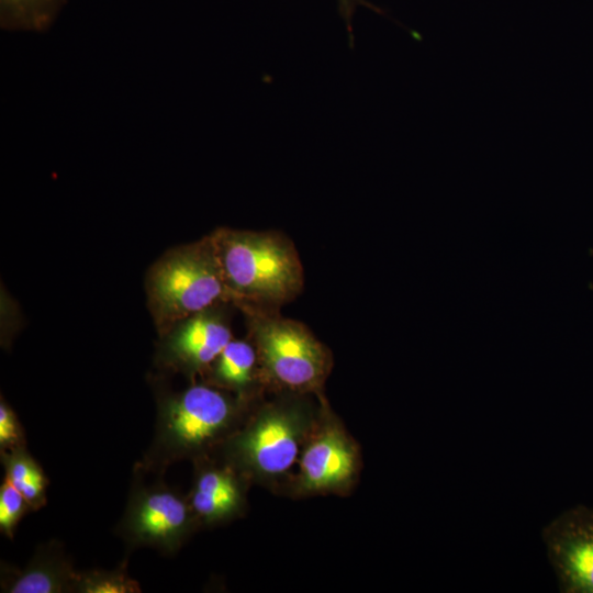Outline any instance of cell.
Masks as SVG:
<instances>
[{
  "mask_svg": "<svg viewBox=\"0 0 593 593\" xmlns=\"http://www.w3.org/2000/svg\"><path fill=\"white\" fill-rule=\"evenodd\" d=\"M24 447V434L13 410L1 400L0 404V449L9 451Z\"/></svg>",
  "mask_w": 593,
  "mask_h": 593,
  "instance_id": "cell-17",
  "label": "cell"
},
{
  "mask_svg": "<svg viewBox=\"0 0 593 593\" xmlns=\"http://www.w3.org/2000/svg\"><path fill=\"white\" fill-rule=\"evenodd\" d=\"M197 525L188 499L157 484L132 492L121 530L131 544L172 553Z\"/></svg>",
  "mask_w": 593,
  "mask_h": 593,
  "instance_id": "cell-7",
  "label": "cell"
},
{
  "mask_svg": "<svg viewBox=\"0 0 593 593\" xmlns=\"http://www.w3.org/2000/svg\"><path fill=\"white\" fill-rule=\"evenodd\" d=\"M63 0H0L5 30L43 31L52 23Z\"/></svg>",
  "mask_w": 593,
  "mask_h": 593,
  "instance_id": "cell-14",
  "label": "cell"
},
{
  "mask_svg": "<svg viewBox=\"0 0 593 593\" xmlns=\"http://www.w3.org/2000/svg\"><path fill=\"white\" fill-rule=\"evenodd\" d=\"M77 572L57 545L41 548L22 571H10L3 591L11 593H60L75 591Z\"/></svg>",
  "mask_w": 593,
  "mask_h": 593,
  "instance_id": "cell-11",
  "label": "cell"
},
{
  "mask_svg": "<svg viewBox=\"0 0 593 593\" xmlns=\"http://www.w3.org/2000/svg\"><path fill=\"white\" fill-rule=\"evenodd\" d=\"M549 561L566 593H593V510H567L542 533Z\"/></svg>",
  "mask_w": 593,
  "mask_h": 593,
  "instance_id": "cell-8",
  "label": "cell"
},
{
  "mask_svg": "<svg viewBox=\"0 0 593 593\" xmlns=\"http://www.w3.org/2000/svg\"><path fill=\"white\" fill-rule=\"evenodd\" d=\"M362 467L358 443L321 396L315 424L302 448L288 492L294 497L348 494Z\"/></svg>",
  "mask_w": 593,
  "mask_h": 593,
  "instance_id": "cell-6",
  "label": "cell"
},
{
  "mask_svg": "<svg viewBox=\"0 0 593 593\" xmlns=\"http://www.w3.org/2000/svg\"><path fill=\"white\" fill-rule=\"evenodd\" d=\"M366 7L376 13L384 14V11L379 7L372 4L368 0H337L338 13L346 24L347 32L349 34L350 47H354L353 23L351 19L357 7Z\"/></svg>",
  "mask_w": 593,
  "mask_h": 593,
  "instance_id": "cell-18",
  "label": "cell"
},
{
  "mask_svg": "<svg viewBox=\"0 0 593 593\" xmlns=\"http://www.w3.org/2000/svg\"><path fill=\"white\" fill-rule=\"evenodd\" d=\"M323 396V395H322ZM306 395L282 393L262 404L222 445L224 460L249 482L288 485L318 416Z\"/></svg>",
  "mask_w": 593,
  "mask_h": 593,
  "instance_id": "cell-1",
  "label": "cell"
},
{
  "mask_svg": "<svg viewBox=\"0 0 593 593\" xmlns=\"http://www.w3.org/2000/svg\"><path fill=\"white\" fill-rule=\"evenodd\" d=\"M211 237L230 298L244 305L276 309L301 291L302 266L286 236L223 228Z\"/></svg>",
  "mask_w": 593,
  "mask_h": 593,
  "instance_id": "cell-2",
  "label": "cell"
},
{
  "mask_svg": "<svg viewBox=\"0 0 593 593\" xmlns=\"http://www.w3.org/2000/svg\"><path fill=\"white\" fill-rule=\"evenodd\" d=\"M197 462L187 499L198 524L212 526L240 516L249 480L225 460L215 463L201 458Z\"/></svg>",
  "mask_w": 593,
  "mask_h": 593,
  "instance_id": "cell-9",
  "label": "cell"
},
{
  "mask_svg": "<svg viewBox=\"0 0 593 593\" xmlns=\"http://www.w3.org/2000/svg\"><path fill=\"white\" fill-rule=\"evenodd\" d=\"M231 340L227 322L211 307L182 320L168 338L165 351L180 369L198 372L210 368Z\"/></svg>",
  "mask_w": 593,
  "mask_h": 593,
  "instance_id": "cell-10",
  "label": "cell"
},
{
  "mask_svg": "<svg viewBox=\"0 0 593 593\" xmlns=\"http://www.w3.org/2000/svg\"><path fill=\"white\" fill-rule=\"evenodd\" d=\"M247 401L205 384H194L159 404L152 459L166 466L205 458L243 424Z\"/></svg>",
  "mask_w": 593,
  "mask_h": 593,
  "instance_id": "cell-4",
  "label": "cell"
},
{
  "mask_svg": "<svg viewBox=\"0 0 593 593\" xmlns=\"http://www.w3.org/2000/svg\"><path fill=\"white\" fill-rule=\"evenodd\" d=\"M31 508L22 493L7 479L0 488V530L13 538L14 530L21 518Z\"/></svg>",
  "mask_w": 593,
  "mask_h": 593,
  "instance_id": "cell-16",
  "label": "cell"
},
{
  "mask_svg": "<svg viewBox=\"0 0 593 593\" xmlns=\"http://www.w3.org/2000/svg\"><path fill=\"white\" fill-rule=\"evenodd\" d=\"M75 591L83 593H135L138 583L124 569L112 571L92 570L77 573Z\"/></svg>",
  "mask_w": 593,
  "mask_h": 593,
  "instance_id": "cell-15",
  "label": "cell"
},
{
  "mask_svg": "<svg viewBox=\"0 0 593 593\" xmlns=\"http://www.w3.org/2000/svg\"><path fill=\"white\" fill-rule=\"evenodd\" d=\"M262 388L278 394L323 395L332 355L303 324L276 309L245 305Z\"/></svg>",
  "mask_w": 593,
  "mask_h": 593,
  "instance_id": "cell-3",
  "label": "cell"
},
{
  "mask_svg": "<svg viewBox=\"0 0 593 593\" xmlns=\"http://www.w3.org/2000/svg\"><path fill=\"white\" fill-rule=\"evenodd\" d=\"M149 288L157 314L169 321H182L230 299L212 237L160 261Z\"/></svg>",
  "mask_w": 593,
  "mask_h": 593,
  "instance_id": "cell-5",
  "label": "cell"
},
{
  "mask_svg": "<svg viewBox=\"0 0 593 593\" xmlns=\"http://www.w3.org/2000/svg\"><path fill=\"white\" fill-rule=\"evenodd\" d=\"M5 478L22 493L31 508L40 510L46 503L48 479L25 447L1 451Z\"/></svg>",
  "mask_w": 593,
  "mask_h": 593,
  "instance_id": "cell-13",
  "label": "cell"
},
{
  "mask_svg": "<svg viewBox=\"0 0 593 593\" xmlns=\"http://www.w3.org/2000/svg\"><path fill=\"white\" fill-rule=\"evenodd\" d=\"M211 378L220 388L232 391L247 401L261 387L255 346L232 339L210 367Z\"/></svg>",
  "mask_w": 593,
  "mask_h": 593,
  "instance_id": "cell-12",
  "label": "cell"
}]
</instances>
